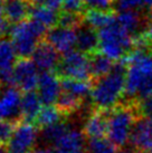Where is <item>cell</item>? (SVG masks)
I'll return each instance as SVG.
<instances>
[{"label": "cell", "mask_w": 152, "mask_h": 153, "mask_svg": "<svg viewBox=\"0 0 152 153\" xmlns=\"http://www.w3.org/2000/svg\"><path fill=\"white\" fill-rule=\"evenodd\" d=\"M82 103H83V100L62 91L55 105L64 115H69L74 113L75 111L80 110L82 107Z\"/></svg>", "instance_id": "obj_26"}, {"label": "cell", "mask_w": 152, "mask_h": 153, "mask_svg": "<svg viewBox=\"0 0 152 153\" xmlns=\"http://www.w3.org/2000/svg\"><path fill=\"white\" fill-rule=\"evenodd\" d=\"M111 108H95L84 123L83 132L89 139L104 137L107 134V122Z\"/></svg>", "instance_id": "obj_15"}, {"label": "cell", "mask_w": 152, "mask_h": 153, "mask_svg": "<svg viewBox=\"0 0 152 153\" xmlns=\"http://www.w3.org/2000/svg\"><path fill=\"white\" fill-rule=\"evenodd\" d=\"M37 126L20 121L7 144L8 153H28L37 140Z\"/></svg>", "instance_id": "obj_7"}, {"label": "cell", "mask_w": 152, "mask_h": 153, "mask_svg": "<svg viewBox=\"0 0 152 153\" xmlns=\"http://www.w3.org/2000/svg\"><path fill=\"white\" fill-rule=\"evenodd\" d=\"M116 20L124 29H127L130 34L135 37L142 30L144 26L142 16L136 10H127L121 11L116 15Z\"/></svg>", "instance_id": "obj_21"}, {"label": "cell", "mask_w": 152, "mask_h": 153, "mask_svg": "<svg viewBox=\"0 0 152 153\" xmlns=\"http://www.w3.org/2000/svg\"><path fill=\"white\" fill-rule=\"evenodd\" d=\"M86 8L98 9V10H110L115 4V0H83Z\"/></svg>", "instance_id": "obj_33"}, {"label": "cell", "mask_w": 152, "mask_h": 153, "mask_svg": "<svg viewBox=\"0 0 152 153\" xmlns=\"http://www.w3.org/2000/svg\"><path fill=\"white\" fill-rule=\"evenodd\" d=\"M4 17V1L2 0H0V20Z\"/></svg>", "instance_id": "obj_37"}, {"label": "cell", "mask_w": 152, "mask_h": 153, "mask_svg": "<svg viewBox=\"0 0 152 153\" xmlns=\"http://www.w3.org/2000/svg\"><path fill=\"white\" fill-rule=\"evenodd\" d=\"M86 6H85L83 0H64L63 2V11L67 13H80L84 15Z\"/></svg>", "instance_id": "obj_32"}, {"label": "cell", "mask_w": 152, "mask_h": 153, "mask_svg": "<svg viewBox=\"0 0 152 153\" xmlns=\"http://www.w3.org/2000/svg\"><path fill=\"white\" fill-rule=\"evenodd\" d=\"M42 108V102L38 93H36V91L22 94L20 103L21 121L28 122V123H35Z\"/></svg>", "instance_id": "obj_18"}, {"label": "cell", "mask_w": 152, "mask_h": 153, "mask_svg": "<svg viewBox=\"0 0 152 153\" xmlns=\"http://www.w3.org/2000/svg\"><path fill=\"white\" fill-rule=\"evenodd\" d=\"M19 122L16 121H11V120H2L0 121V145L8 144L11 136H13V132L17 128V124Z\"/></svg>", "instance_id": "obj_31"}, {"label": "cell", "mask_w": 152, "mask_h": 153, "mask_svg": "<svg viewBox=\"0 0 152 153\" xmlns=\"http://www.w3.org/2000/svg\"><path fill=\"white\" fill-rule=\"evenodd\" d=\"M15 86H17L21 92H35L38 88L39 74L38 67L30 58H20L13 68Z\"/></svg>", "instance_id": "obj_8"}, {"label": "cell", "mask_w": 152, "mask_h": 153, "mask_svg": "<svg viewBox=\"0 0 152 153\" xmlns=\"http://www.w3.org/2000/svg\"><path fill=\"white\" fill-rule=\"evenodd\" d=\"M151 11H152V10H151Z\"/></svg>", "instance_id": "obj_42"}, {"label": "cell", "mask_w": 152, "mask_h": 153, "mask_svg": "<svg viewBox=\"0 0 152 153\" xmlns=\"http://www.w3.org/2000/svg\"><path fill=\"white\" fill-rule=\"evenodd\" d=\"M83 22H84V15L62 11V13H59L58 22H57L56 26H60V27H65V28L77 29Z\"/></svg>", "instance_id": "obj_30"}, {"label": "cell", "mask_w": 152, "mask_h": 153, "mask_svg": "<svg viewBox=\"0 0 152 153\" xmlns=\"http://www.w3.org/2000/svg\"><path fill=\"white\" fill-rule=\"evenodd\" d=\"M68 130H69V128L67 126V124L64 121H60L58 123L42 128V137L45 142L51 143L54 145Z\"/></svg>", "instance_id": "obj_27"}, {"label": "cell", "mask_w": 152, "mask_h": 153, "mask_svg": "<svg viewBox=\"0 0 152 153\" xmlns=\"http://www.w3.org/2000/svg\"><path fill=\"white\" fill-rule=\"evenodd\" d=\"M140 119L134 101L120 103L111 108L107 122V139L118 149H121L130 140L132 128Z\"/></svg>", "instance_id": "obj_3"}, {"label": "cell", "mask_w": 152, "mask_h": 153, "mask_svg": "<svg viewBox=\"0 0 152 153\" xmlns=\"http://www.w3.org/2000/svg\"><path fill=\"white\" fill-rule=\"evenodd\" d=\"M118 13L127 10H152V0H115Z\"/></svg>", "instance_id": "obj_28"}, {"label": "cell", "mask_w": 152, "mask_h": 153, "mask_svg": "<svg viewBox=\"0 0 152 153\" xmlns=\"http://www.w3.org/2000/svg\"><path fill=\"white\" fill-rule=\"evenodd\" d=\"M21 91L17 86H8L0 95V121L11 120L20 122Z\"/></svg>", "instance_id": "obj_10"}, {"label": "cell", "mask_w": 152, "mask_h": 153, "mask_svg": "<svg viewBox=\"0 0 152 153\" xmlns=\"http://www.w3.org/2000/svg\"><path fill=\"white\" fill-rule=\"evenodd\" d=\"M89 153H91V152H89Z\"/></svg>", "instance_id": "obj_41"}, {"label": "cell", "mask_w": 152, "mask_h": 153, "mask_svg": "<svg viewBox=\"0 0 152 153\" xmlns=\"http://www.w3.org/2000/svg\"><path fill=\"white\" fill-rule=\"evenodd\" d=\"M37 93L44 105H54L62 93V84L57 73L42 72L39 74Z\"/></svg>", "instance_id": "obj_11"}, {"label": "cell", "mask_w": 152, "mask_h": 153, "mask_svg": "<svg viewBox=\"0 0 152 153\" xmlns=\"http://www.w3.org/2000/svg\"><path fill=\"white\" fill-rule=\"evenodd\" d=\"M100 51L112 60H121L133 49L134 37L115 19L98 30Z\"/></svg>", "instance_id": "obj_4"}, {"label": "cell", "mask_w": 152, "mask_h": 153, "mask_svg": "<svg viewBox=\"0 0 152 153\" xmlns=\"http://www.w3.org/2000/svg\"><path fill=\"white\" fill-rule=\"evenodd\" d=\"M17 53L13 42L7 38H0V85L15 86L13 68L17 63Z\"/></svg>", "instance_id": "obj_9"}, {"label": "cell", "mask_w": 152, "mask_h": 153, "mask_svg": "<svg viewBox=\"0 0 152 153\" xmlns=\"http://www.w3.org/2000/svg\"><path fill=\"white\" fill-rule=\"evenodd\" d=\"M76 33H77L76 47L78 51H83L87 55L100 51V38L96 29H94L93 27H91L84 22L76 29Z\"/></svg>", "instance_id": "obj_17"}, {"label": "cell", "mask_w": 152, "mask_h": 153, "mask_svg": "<svg viewBox=\"0 0 152 153\" xmlns=\"http://www.w3.org/2000/svg\"><path fill=\"white\" fill-rule=\"evenodd\" d=\"M58 16L59 13H57V11L53 10L45 4L31 6V8H30V19L44 25L47 29H51L57 25Z\"/></svg>", "instance_id": "obj_23"}, {"label": "cell", "mask_w": 152, "mask_h": 153, "mask_svg": "<svg viewBox=\"0 0 152 153\" xmlns=\"http://www.w3.org/2000/svg\"><path fill=\"white\" fill-rule=\"evenodd\" d=\"M89 72L92 79H100L107 75L112 71L114 64L112 59L105 56L101 51H96L89 55Z\"/></svg>", "instance_id": "obj_20"}, {"label": "cell", "mask_w": 152, "mask_h": 153, "mask_svg": "<svg viewBox=\"0 0 152 153\" xmlns=\"http://www.w3.org/2000/svg\"><path fill=\"white\" fill-rule=\"evenodd\" d=\"M56 73L60 77L75 78L80 81H91L92 76L89 72V55L78 49H74L64 54L56 68Z\"/></svg>", "instance_id": "obj_6"}, {"label": "cell", "mask_w": 152, "mask_h": 153, "mask_svg": "<svg viewBox=\"0 0 152 153\" xmlns=\"http://www.w3.org/2000/svg\"><path fill=\"white\" fill-rule=\"evenodd\" d=\"M127 65L122 59L115 63L107 75L97 79L91 98L96 108H113L125 93Z\"/></svg>", "instance_id": "obj_2"}, {"label": "cell", "mask_w": 152, "mask_h": 153, "mask_svg": "<svg viewBox=\"0 0 152 153\" xmlns=\"http://www.w3.org/2000/svg\"><path fill=\"white\" fill-rule=\"evenodd\" d=\"M62 91L69 93L80 98L84 101L85 98L92 93V83L89 81H80V79H75V78H68V77H63L62 81Z\"/></svg>", "instance_id": "obj_22"}, {"label": "cell", "mask_w": 152, "mask_h": 153, "mask_svg": "<svg viewBox=\"0 0 152 153\" xmlns=\"http://www.w3.org/2000/svg\"><path fill=\"white\" fill-rule=\"evenodd\" d=\"M129 142L138 151H152V119L140 117L132 128Z\"/></svg>", "instance_id": "obj_14"}, {"label": "cell", "mask_w": 152, "mask_h": 153, "mask_svg": "<svg viewBox=\"0 0 152 153\" xmlns=\"http://www.w3.org/2000/svg\"><path fill=\"white\" fill-rule=\"evenodd\" d=\"M116 153H134L132 150L130 149H122V150H118V151H116Z\"/></svg>", "instance_id": "obj_38"}, {"label": "cell", "mask_w": 152, "mask_h": 153, "mask_svg": "<svg viewBox=\"0 0 152 153\" xmlns=\"http://www.w3.org/2000/svg\"><path fill=\"white\" fill-rule=\"evenodd\" d=\"M30 8L27 0H6L4 2V15L10 24L16 25L27 19Z\"/></svg>", "instance_id": "obj_19"}, {"label": "cell", "mask_w": 152, "mask_h": 153, "mask_svg": "<svg viewBox=\"0 0 152 153\" xmlns=\"http://www.w3.org/2000/svg\"><path fill=\"white\" fill-rule=\"evenodd\" d=\"M86 148L91 153H116V146L105 137L89 139Z\"/></svg>", "instance_id": "obj_29"}, {"label": "cell", "mask_w": 152, "mask_h": 153, "mask_svg": "<svg viewBox=\"0 0 152 153\" xmlns=\"http://www.w3.org/2000/svg\"><path fill=\"white\" fill-rule=\"evenodd\" d=\"M31 153H55L54 148H48V146H42L35 149Z\"/></svg>", "instance_id": "obj_35"}, {"label": "cell", "mask_w": 152, "mask_h": 153, "mask_svg": "<svg viewBox=\"0 0 152 153\" xmlns=\"http://www.w3.org/2000/svg\"><path fill=\"white\" fill-rule=\"evenodd\" d=\"M58 54L55 47L51 45L46 39H42L36 47L31 59L42 72H51L56 71L60 62L62 57H59Z\"/></svg>", "instance_id": "obj_13"}, {"label": "cell", "mask_w": 152, "mask_h": 153, "mask_svg": "<svg viewBox=\"0 0 152 153\" xmlns=\"http://www.w3.org/2000/svg\"><path fill=\"white\" fill-rule=\"evenodd\" d=\"M63 116L64 114L57 108L56 105H45L39 112L35 121V125L40 128H47L49 125L63 121Z\"/></svg>", "instance_id": "obj_25"}, {"label": "cell", "mask_w": 152, "mask_h": 153, "mask_svg": "<svg viewBox=\"0 0 152 153\" xmlns=\"http://www.w3.org/2000/svg\"><path fill=\"white\" fill-rule=\"evenodd\" d=\"M63 2L64 0H47L45 2V6L49 7V8L55 10V11H58V10L63 8Z\"/></svg>", "instance_id": "obj_34"}, {"label": "cell", "mask_w": 152, "mask_h": 153, "mask_svg": "<svg viewBox=\"0 0 152 153\" xmlns=\"http://www.w3.org/2000/svg\"><path fill=\"white\" fill-rule=\"evenodd\" d=\"M0 153H8V151H7V149H4V146L0 145Z\"/></svg>", "instance_id": "obj_39"}, {"label": "cell", "mask_w": 152, "mask_h": 153, "mask_svg": "<svg viewBox=\"0 0 152 153\" xmlns=\"http://www.w3.org/2000/svg\"><path fill=\"white\" fill-rule=\"evenodd\" d=\"M122 60L127 65L125 95L138 101L152 96V53L133 48Z\"/></svg>", "instance_id": "obj_1"}, {"label": "cell", "mask_w": 152, "mask_h": 153, "mask_svg": "<svg viewBox=\"0 0 152 153\" xmlns=\"http://www.w3.org/2000/svg\"><path fill=\"white\" fill-rule=\"evenodd\" d=\"M84 132L77 128H69L55 144V153H84L86 141Z\"/></svg>", "instance_id": "obj_16"}, {"label": "cell", "mask_w": 152, "mask_h": 153, "mask_svg": "<svg viewBox=\"0 0 152 153\" xmlns=\"http://www.w3.org/2000/svg\"><path fill=\"white\" fill-rule=\"evenodd\" d=\"M138 153H150V152H147V151H138Z\"/></svg>", "instance_id": "obj_40"}, {"label": "cell", "mask_w": 152, "mask_h": 153, "mask_svg": "<svg viewBox=\"0 0 152 153\" xmlns=\"http://www.w3.org/2000/svg\"><path fill=\"white\" fill-rule=\"evenodd\" d=\"M27 1L33 6H39V4H45L47 0H27Z\"/></svg>", "instance_id": "obj_36"}, {"label": "cell", "mask_w": 152, "mask_h": 153, "mask_svg": "<svg viewBox=\"0 0 152 153\" xmlns=\"http://www.w3.org/2000/svg\"><path fill=\"white\" fill-rule=\"evenodd\" d=\"M47 28L33 19H26L11 27L10 37L19 58H30L39 42L47 34Z\"/></svg>", "instance_id": "obj_5"}, {"label": "cell", "mask_w": 152, "mask_h": 153, "mask_svg": "<svg viewBox=\"0 0 152 153\" xmlns=\"http://www.w3.org/2000/svg\"><path fill=\"white\" fill-rule=\"evenodd\" d=\"M115 19V16L110 10H98V9H87L84 13V22L93 27L94 29H102Z\"/></svg>", "instance_id": "obj_24"}, {"label": "cell", "mask_w": 152, "mask_h": 153, "mask_svg": "<svg viewBox=\"0 0 152 153\" xmlns=\"http://www.w3.org/2000/svg\"><path fill=\"white\" fill-rule=\"evenodd\" d=\"M45 39L55 47L58 53L64 55L68 51H74L77 42V33L76 29L73 28L55 26L47 31Z\"/></svg>", "instance_id": "obj_12"}]
</instances>
